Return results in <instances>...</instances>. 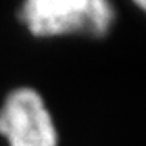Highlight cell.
<instances>
[{
  "instance_id": "obj_1",
  "label": "cell",
  "mask_w": 146,
  "mask_h": 146,
  "mask_svg": "<svg viewBox=\"0 0 146 146\" xmlns=\"http://www.w3.org/2000/svg\"><path fill=\"white\" fill-rule=\"evenodd\" d=\"M110 0H23L19 19L33 36L103 37L115 23Z\"/></svg>"
},
{
  "instance_id": "obj_2",
  "label": "cell",
  "mask_w": 146,
  "mask_h": 146,
  "mask_svg": "<svg viewBox=\"0 0 146 146\" xmlns=\"http://www.w3.org/2000/svg\"><path fill=\"white\" fill-rule=\"evenodd\" d=\"M0 135L9 146H58L59 137L44 98L31 87H17L0 107Z\"/></svg>"
},
{
  "instance_id": "obj_3",
  "label": "cell",
  "mask_w": 146,
  "mask_h": 146,
  "mask_svg": "<svg viewBox=\"0 0 146 146\" xmlns=\"http://www.w3.org/2000/svg\"><path fill=\"white\" fill-rule=\"evenodd\" d=\"M132 2H134L140 9H145V6H146V0H132Z\"/></svg>"
}]
</instances>
